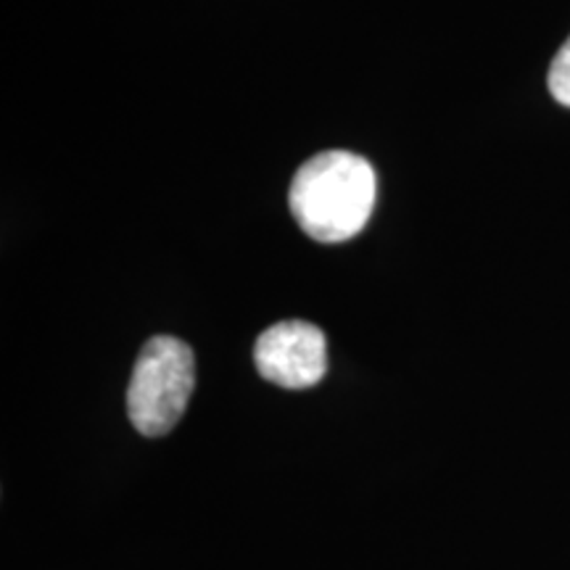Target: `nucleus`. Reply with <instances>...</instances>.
Instances as JSON below:
<instances>
[{"instance_id": "nucleus-1", "label": "nucleus", "mask_w": 570, "mask_h": 570, "mask_svg": "<svg viewBox=\"0 0 570 570\" xmlns=\"http://www.w3.org/2000/svg\"><path fill=\"white\" fill-rule=\"evenodd\" d=\"M375 169L362 156L325 151L304 161L291 183V214L320 244H344L365 230L375 209Z\"/></svg>"}, {"instance_id": "nucleus-2", "label": "nucleus", "mask_w": 570, "mask_h": 570, "mask_svg": "<svg viewBox=\"0 0 570 570\" xmlns=\"http://www.w3.org/2000/svg\"><path fill=\"white\" fill-rule=\"evenodd\" d=\"M196 386V360L190 346L173 336H154L140 348L130 389L127 415L148 439L167 436L180 423Z\"/></svg>"}, {"instance_id": "nucleus-4", "label": "nucleus", "mask_w": 570, "mask_h": 570, "mask_svg": "<svg viewBox=\"0 0 570 570\" xmlns=\"http://www.w3.org/2000/svg\"><path fill=\"white\" fill-rule=\"evenodd\" d=\"M547 82H550V92L554 101L570 109V38L566 46L560 48L558 56H554L550 67V80Z\"/></svg>"}, {"instance_id": "nucleus-3", "label": "nucleus", "mask_w": 570, "mask_h": 570, "mask_svg": "<svg viewBox=\"0 0 570 570\" xmlns=\"http://www.w3.org/2000/svg\"><path fill=\"white\" fill-rule=\"evenodd\" d=\"M259 375L275 386L312 389L327 373V341L317 325L304 320H285L267 327L254 346Z\"/></svg>"}]
</instances>
